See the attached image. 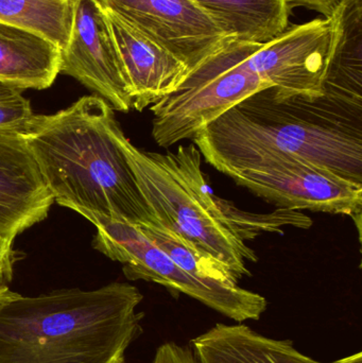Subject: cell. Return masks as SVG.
Listing matches in <instances>:
<instances>
[{"mask_svg": "<svg viewBox=\"0 0 362 363\" xmlns=\"http://www.w3.org/2000/svg\"><path fill=\"white\" fill-rule=\"evenodd\" d=\"M184 62L189 72L235 42L196 0H99ZM188 72V74H189Z\"/></svg>", "mask_w": 362, "mask_h": 363, "instance_id": "cell-9", "label": "cell"}, {"mask_svg": "<svg viewBox=\"0 0 362 363\" xmlns=\"http://www.w3.org/2000/svg\"><path fill=\"white\" fill-rule=\"evenodd\" d=\"M152 363L199 362L191 347H182L176 342H166L157 350Z\"/></svg>", "mask_w": 362, "mask_h": 363, "instance_id": "cell-19", "label": "cell"}, {"mask_svg": "<svg viewBox=\"0 0 362 363\" xmlns=\"http://www.w3.org/2000/svg\"><path fill=\"white\" fill-rule=\"evenodd\" d=\"M259 45L231 43L191 70L174 93L149 106L153 113L154 142L168 149L181 140H193L202 128L227 111L271 89L270 83L244 63Z\"/></svg>", "mask_w": 362, "mask_h": 363, "instance_id": "cell-5", "label": "cell"}, {"mask_svg": "<svg viewBox=\"0 0 362 363\" xmlns=\"http://www.w3.org/2000/svg\"><path fill=\"white\" fill-rule=\"evenodd\" d=\"M93 247L110 259L123 264L130 281H152L174 292L184 294L238 323L261 319L268 301L238 285L199 279L174 264L140 226L125 220H102L94 224Z\"/></svg>", "mask_w": 362, "mask_h": 363, "instance_id": "cell-6", "label": "cell"}, {"mask_svg": "<svg viewBox=\"0 0 362 363\" xmlns=\"http://www.w3.org/2000/svg\"><path fill=\"white\" fill-rule=\"evenodd\" d=\"M74 0H0V23L40 36L64 50L72 36Z\"/></svg>", "mask_w": 362, "mask_h": 363, "instance_id": "cell-16", "label": "cell"}, {"mask_svg": "<svg viewBox=\"0 0 362 363\" xmlns=\"http://www.w3.org/2000/svg\"><path fill=\"white\" fill-rule=\"evenodd\" d=\"M344 0H288V8L293 12L295 8H305L329 18L339 9Z\"/></svg>", "mask_w": 362, "mask_h": 363, "instance_id": "cell-21", "label": "cell"}, {"mask_svg": "<svg viewBox=\"0 0 362 363\" xmlns=\"http://www.w3.org/2000/svg\"><path fill=\"white\" fill-rule=\"evenodd\" d=\"M236 42L266 44L288 28V0H196Z\"/></svg>", "mask_w": 362, "mask_h": 363, "instance_id": "cell-15", "label": "cell"}, {"mask_svg": "<svg viewBox=\"0 0 362 363\" xmlns=\"http://www.w3.org/2000/svg\"><path fill=\"white\" fill-rule=\"evenodd\" d=\"M103 11L131 87L132 108L142 112L174 93L188 66L118 13L104 6Z\"/></svg>", "mask_w": 362, "mask_h": 363, "instance_id": "cell-11", "label": "cell"}, {"mask_svg": "<svg viewBox=\"0 0 362 363\" xmlns=\"http://www.w3.org/2000/svg\"><path fill=\"white\" fill-rule=\"evenodd\" d=\"M191 347L199 363H324L300 353L293 341L268 338L242 323L216 324ZM331 363H362V354Z\"/></svg>", "mask_w": 362, "mask_h": 363, "instance_id": "cell-13", "label": "cell"}, {"mask_svg": "<svg viewBox=\"0 0 362 363\" xmlns=\"http://www.w3.org/2000/svg\"><path fill=\"white\" fill-rule=\"evenodd\" d=\"M61 50L30 32L0 23V82L25 89H49L60 74Z\"/></svg>", "mask_w": 362, "mask_h": 363, "instance_id": "cell-14", "label": "cell"}, {"mask_svg": "<svg viewBox=\"0 0 362 363\" xmlns=\"http://www.w3.org/2000/svg\"><path fill=\"white\" fill-rule=\"evenodd\" d=\"M142 298L127 283L36 296L0 288V363H125Z\"/></svg>", "mask_w": 362, "mask_h": 363, "instance_id": "cell-4", "label": "cell"}, {"mask_svg": "<svg viewBox=\"0 0 362 363\" xmlns=\"http://www.w3.org/2000/svg\"><path fill=\"white\" fill-rule=\"evenodd\" d=\"M361 91V77L332 67L318 99L278 100L265 89L202 128L193 140L214 168L286 153L362 185Z\"/></svg>", "mask_w": 362, "mask_h": 363, "instance_id": "cell-1", "label": "cell"}, {"mask_svg": "<svg viewBox=\"0 0 362 363\" xmlns=\"http://www.w3.org/2000/svg\"><path fill=\"white\" fill-rule=\"evenodd\" d=\"M221 174L278 208L306 209L361 219L362 185L286 153H268L229 165Z\"/></svg>", "mask_w": 362, "mask_h": 363, "instance_id": "cell-7", "label": "cell"}, {"mask_svg": "<svg viewBox=\"0 0 362 363\" xmlns=\"http://www.w3.org/2000/svg\"><path fill=\"white\" fill-rule=\"evenodd\" d=\"M53 202L23 138L0 135V236L15 240L46 219Z\"/></svg>", "mask_w": 362, "mask_h": 363, "instance_id": "cell-12", "label": "cell"}, {"mask_svg": "<svg viewBox=\"0 0 362 363\" xmlns=\"http://www.w3.org/2000/svg\"><path fill=\"white\" fill-rule=\"evenodd\" d=\"M144 234L161 249L174 264L193 277L227 285H238L231 271L184 239L159 223L138 225Z\"/></svg>", "mask_w": 362, "mask_h": 363, "instance_id": "cell-17", "label": "cell"}, {"mask_svg": "<svg viewBox=\"0 0 362 363\" xmlns=\"http://www.w3.org/2000/svg\"><path fill=\"white\" fill-rule=\"evenodd\" d=\"M23 91L0 82V135H23L34 116Z\"/></svg>", "mask_w": 362, "mask_h": 363, "instance_id": "cell-18", "label": "cell"}, {"mask_svg": "<svg viewBox=\"0 0 362 363\" xmlns=\"http://www.w3.org/2000/svg\"><path fill=\"white\" fill-rule=\"evenodd\" d=\"M114 110L84 96L55 114L32 117L25 140L53 201L96 224H155L115 138Z\"/></svg>", "mask_w": 362, "mask_h": 363, "instance_id": "cell-2", "label": "cell"}, {"mask_svg": "<svg viewBox=\"0 0 362 363\" xmlns=\"http://www.w3.org/2000/svg\"><path fill=\"white\" fill-rule=\"evenodd\" d=\"M344 2L333 16L287 28L247 57V67L271 84L276 99L316 100L324 95L344 35Z\"/></svg>", "mask_w": 362, "mask_h": 363, "instance_id": "cell-8", "label": "cell"}, {"mask_svg": "<svg viewBox=\"0 0 362 363\" xmlns=\"http://www.w3.org/2000/svg\"><path fill=\"white\" fill-rule=\"evenodd\" d=\"M14 240L0 236V288L8 287L12 281L13 269L18 254L13 249Z\"/></svg>", "mask_w": 362, "mask_h": 363, "instance_id": "cell-20", "label": "cell"}, {"mask_svg": "<svg viewBox=\"0 0 362 363\" xmlns=\"http://www.w3.org/2000/svg\"><path fill=\"white\" fill-rule=\"evenodd\" d=\"M115 138L157 223L214 258L238 281L251 277L247 262L259 260L246 241L263 233H283V226L312 225V220L298 211L249 213L215 196L195 144L181 145L176 151L165 153L142 150L119 125Z\"/></svg>", "mask_w": 362, "mask_h": 363, "instance_id": "cell-3", "label": "cell"}, {"mask_svg": "<svg viewBox=\"0 0 362 363\" xmlns=\"http://www.w3.org/2000/svg\"><path fill=\"white\" fill-rule=\"evenodd\" d=\"M72 36L61 51L60 74H67L106 100L111 108L127 113L132 93L110 26L99 0H74Z\"/></svg>", "mask_w": 362, "mask_h": 363, "instance_id": "cell-10", "label": "cell"}]
</instances>
